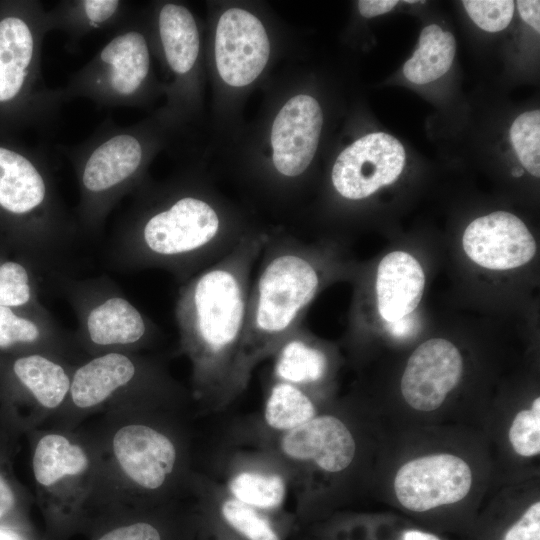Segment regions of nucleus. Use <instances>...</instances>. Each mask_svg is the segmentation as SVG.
<instances>
[{
	"label": "nucleus",
	"mask_w": 540,
	"mask_h": 540,
	"mask_svg": "<svg viewBox=\"0 0 540 540\" xmlns=\"http://www.w3.org/2000/svg\"><path fill=\"white\" fill-rule=\"evenodd\" d=\"M521 18L538 33L540 32V2L538 0L517 1Z\"/></svg>",
	"instance_id": "obj_35"
},
{
	"label": "nucleus",
	"mask_w": 540,
	"mask_h": 540,
	"mask_svg": "<svg viewBox=\"0 0 540 540\" xmlns=\"http://www.w3.org/2000/svg\"><path fill=\"white\" fill-rule=\"evenodd\" d=\"M510 139L522 166L534 177L540 176V111L519 115L510 128Z\"/></svg>",
	"instance_id": "obj_30"
},
{
	"label": "nucleus",
	"mask_w": 540,
	"mask_h": 540,
	"mask_svg": "<svg viewBox=\"0 0 540 540\" xmlns=\"http://www.w3.org/2000/svg\"><path fill=\"white\" fill-rule=\"evenodd\" d=\"M129 19V3L122 0H63L46 10L48 32H64L74 46L90 34L114 32Z\"/></svg>",
	"instance_id": "obj_20"
},
{
	"label": "nucleus",
	"mask_w": 540,
	"mask_h": 540,
	"mask_svg": "<svg viewBox=\"0 0 540 540\" xmlns=\"http://www.w3.org/2000/svg\"><path fill=\"white\" fill-rule=\"evenodd\" d=\"M146 132L142 125L119 126L106 119L84 141L58 147L77 180L79 233L98 234L120 200L138 188L152 150Z\"/></svg>",
	"instance_id": "obj_5"
},
{
	"label": "nucleus",
	"mask_w": 540,
	"mask_h": 540,
	"mask_svg": "<svg viewBox=\"0 0 540 540\" xmlns=\"http://www.w3.org/2000/svg\"><path fill=\"white\" fill-rule=\"evenodd\" d=\"M51 315L41 316L0 306V349L16 346L54 347L64 333Z\"/></svg>",
	"instance_id": "obj_27"
},
{
	"label": "nucleus",
	"mask_w": 540,
	"mask_h": 540,
	"mask_svg": "<svg viewBox=\"0 0 540 540\" xmlns=\"http://www.w3.org/2000/svg\"><path fill=\"white\" fill-rule=\"evenodd\" d=\"M503 540H540V502L533 503L510 527Z\"/></svg>",
	"instance_id": "obj_33"
},
{
	"label": "nucleus",
	"mask_w": 540,
	"mask_h": 540,
	"mask_svg": "<svg viewBox=\"0 0 540 540\" xmlns=\"http://www.w3.org/2000/svg\"><path fill=\"white\" fill-rule=\"evenodd\" d=\"M198 512L187 517H145L110 528L96 540H198Z\"/></svg>",
	"instance_id": "obj_28"
},
{
	"label": "nucleus",
	"mask_w": 540,
	"mask_h": 540,
	"mask_svg": "<svg viewBox=\"0 0 540 540\" xmlns=\"http://www.w3.org/2000/svg\"><path fill=\"white\" fill-rule=\"evenodd\" d=\"M88 464L85 451L59 434L43 436L33 456L34 476L43 486L53 485L67 475L82 474Z\"/></svg>",
	"instance_id": "obj_26"
},
{
	"label": "nucleus",
	"mask_w": 540,
	"mask_h": 540,
	"mask_svg": "<svg viewBox=\"0 0 540 540\" xmlns=\"http://www.w3.org/2000/svg\"><path fill=\"white\" fill-rule=\"evenodd\" d=\"M165 196L153 200L136 195L114 228L108 251L111 268H158L186 281L234 247L224 243L222 220L207 201L190 193Z\"/></svg>",
	"instance_id": "obj_2"
},
{
	"label": "nucleus",
	"mask_w": 540,
	"mask_h": 540,
	"mask_svg": "<svg viewBox=\"0 0 540 540\" xmlns=\"http://www.w3.org/2000/svg\"><path fill=\"white\" fill-rule=\"evenodd\" d=\"M115 457L138 487L147 491L164 488L176 473L180 452L172 437L146 424H129L113 438Z\"/></svg>",
	"instance_id": "obj_14"
},
{
	"label": "nucleus",
	"mask_w": 540,
	"mask_h": 540,
	"mask_svg": "<svg viewBox=\"0 0 540 540\" xmlns=\"http://www.w3.org/2000/svg\"><path fill=\"white\" fill-rule=\"evenodd\" d=\"M75 312L76 337L99 354L148 344L157 326L106 276L75 279L63 272L50 274Z\"/></svg>",
	"instance_id": "obj_8"
},
{
	"label": "nucleus",
	"mask_w": 540,
	"mask_h": 540,
	"mask_svg": "<svg viewBox=\"0 0 540 540\" xmlns=\"http://www.w3.org/2000/svg\"><path fill=\"white\" fill-rule=\"evenodd\" d=\"M463 373L459 350L448 340L425 341L411 354L401 378V393L412 408L429 412L439 408Z\"/></svg>",
	"instance_id": "obj_15"
},
{
	"label": "nucleus",
	"mask_w": 540,
	"mask_h": 540,
	"mask_svg": "<svg viewBox=\"0 0 540 540\" xmlns=\"http://www.w3.org/2000/svg\"><path fill=\"white\" fill-rule=\"evenodd\" d=\"M12 371L43 407L56 408L69 394L72 376L61 363L44 353L18 357L12 364Z\"/></svg>",
	"instance_id": "obj_24"
},
{
	"label": "nucleus",
	"mask_w": 540,
	"mask_h": 540,
	"mask_svg": "<svg viewBox=\"0 0 540 540\" xmlns=\"http://www.w3.org/2000/svg\"><path fill=\"white\" fill-rule=\"evenodd\" d=\"M272 379L294 385L310 395L327 378L330 360L302 329L301 323L292 330L272 356Z\"/></svg>",
	"instance_id": "obj_21"
},
{
	"label": "nucleus",
	"mask_w": 540,
	"mask_h": 540,
	"mask_svg": "<svg viewBox=\"0 0 540 540\" xmlns=\"http://www.w3.org/2000/svg\"><path fill=\"white\" fill-rule=\"evenodd\" d=\"M418 48L403 66V74L414 84H427L443 76L450 69L456 41L452 33L431 24L419 36Z\"/></svg>",
	"instance_id": "obj_25"
},
{
	"label": "nucleus",
	"mask_w": 540,
	"mask_h": 540,
	"mask_svg": "<svg viewBox=\"0 0 540 540\" xmlns=\"http://www.w3.org/2000/svg\"><path fill=\"white\" fill-rule=\"evenodd\" d=\"M398 1L392 0H361L358 9L363 17L371 18L385 14L392 10Z\"/></svg>",
	"instance_id": "obj_34"
},
{
	"label": "nucleus",
	"mask_w": 540,
	"mask_h": 540,
	"mask_svg": "<svg viewBox=\"0 0 540 540\" xmlns=\"http://www.w3.org/2000/svg\"><path fill=\"white\" fill-rule=\"evenodd\" d=\"M0 540H11V539L8 538V537H4V536L0 535Z\"/></svg>",
	"instance_id": "obj_41"
},
{
	"label": "nucleus",
	"mask_w": 540,
	"mask_h": 540,
	"mask_svg": "<svg viewBox=\"0 0 540 540\" xmlns=\"http://www.w3.org/2000/svg\"><path fill=\"white\" fill-rule=\"evenodd\" d=\"M468 464L452 454H435L405 463L394 479L399 503L408 510L424 512L456 503L470 491Z\"/></svg>",
	"instance_id": "obj_10"
},
{
	"label": "nucleus",
	"mask_w": 540,
	"mask_h": 540,
	"mask_svg": "<svg viewBox=\"0 0 540 540\" xmlns=\"http://www.w3.org/2000/svg\"><path fill=\"white\" fill-rule=\"evenodd\" d=\"M147 367L124 352L94 356L74 371L69 391L71 400L79 408L99 405L138 380L159 374L152 370L145 373Z\"/></svg>",
	"instance_id": "obj_18"
},
{
	"label": "nucleus",
	"mask_w": 540,
	"mask_h": 540,
	"mask_svg": "<svg viewBox=\"0 0 540 540\" xmlns=\"http://www.w3.org/2000/svg\"><path fill=\"white\" fill-rule=\"evenodd\" d=\"M509 440L514 451L523 457L540 452V398L534 399L531 409L520 411L514 418Z\"/></svg>",
	"instance_id": "obj_31"
},
{
	"label": "nucleus",
	"mask_w": 540,
	"mask_h": 540,
	"mask_svg": "<svg viewBox=\"0 0 540 540\" xmlns=\"http://www.w3.org/2000/svg\"><path fill=\"white\" fill-rule=\"evenodd\" d=\"M0 215L35 266L60 272L79 230L45 153L0 144Z\"/></svg>",
	"instance_id": "obj_4"
},
{
	"label": "nucleus",
	"mask_w": 540,
	"mask_h": 540,
	"mask_svg": "<svg viewBox=\"0 0 540 540\" xmlns=\"http://www.w3.org/2000/svg\"><path fill=\"white\" fill-rule=\"evenodd\" d=\"M317 414L312 395L294 385L272 379L262 416L252 423L251 428L280 434L303 425Z\"/></svg>",
	"instance_id": "obj_23"
},
{
	"label": "nucleus",
	"mask_w": 540,
	"mask_h": 540,
	"mask_svg": "<svg viewBox=\"0 0 540 540\" xmlns=\"http://www.w3.org/2000/svg\"><path fill=\"white\" fill-rule=\"evenodd\" d=\"M200 521L231 540H286L295 516L272 514L231 496L215 479H202Z\"/></svg>",
	"instance_id": "obj_13"
},
{
	"label": "nucleus",
	"mask_w": 540,
	"mask_h": 540,
	"mask_svg": "<svg viewBox=\"0 0 540 540\" xmlns=\"http://www.w3.org/2000/svg\"><path fill=\"white\" fill-rule=\"evenodd\" d=\"M402 540H440L437 536L419 530H408L403 533Z\"/></svg>",
	"instance_id": "obj_39"
},
{
	"label": "nucleus",
	"mask_w": 540,
	"mask_h": 540,
	"mask_svg": "<svg viewBox=\"0 0 540 540\" xmlns=\"http://www.w3.org/2000/svg\"><path fill=\"white\" fill-rule=\"evenodd\" d=\"M512 174L513 176L515 177H520L522 175V171L519 169V168H515L513 171H512Z\"/></svg>",
	"instance_id": "obj_40"
},
{
	"label": "nucleus",
	"mask_w": 540,
	"mask_h": 540,
	"mask_svg": "<svg viewBox=\"0 0 540 540\" xmlns=\"http://www.w3.org/2000/svg\"><path fill=\"white\" fill-rule=\"evenodd\" d=\"M463 5L473 22L488 32L505 29L514 13V2L511 0H465Z\"/></svg>",
	"instance_id": "obj_32"
},
{
	"label": "nucleus",
	"mask_w": 540,
	"mask_h": 540,
	"mask_svg": "<svg viewBox=\"0 0 540 540\" xmlns=\"http://www.w3.org/2000/svg\"><path fill=\"white\" fill-rule=\"evenodd\" d=\"M0 306L41 316L51 315L38 299L29 268L13 260H0Z\"/></svg>",
	"instance_id": "obj_29"
},
{
	"label": "nucleus",
	"mask_w": 540,
	"mask_h": 540,
	"mask_svg": "<svg viewBox=\"0 0 540 540\" xmlns=\"http://www.w3.org/2000/svg\"><path fill=\"white\" fill-rule=\"evenodd\" d=\"M425 285L419 262L409 253L394 251L379 263L376 275L378 312L386 322L410 315L418 306Z\"/></svg>",
	"instance_id": "obj_19"
},
{
	"label": "nucleus",
	"mask_w": 540,
	"mask_h": 540,
	"mask_svg": "<svg viewBox=\"0 0 540 540\" xmlns=\"http://www.w3.org/2000/svg\"><path fill=\"white\" fill-rule=\"evenodd\" d=\"M227 452L220 472L224 489L237 500L272 514L284 513L290 474L284 463L262 447Z\"/></svg>",
	"instance_id": "obj_11"
},
{
	"label": "nucleus",
	"mask_w": 540,
	"mask_h": 540,
	"mask_svg": "<svg viewBox=\"0 0 540 540\" xmlns=\"http://www.w3.org/2000/svg\"><path fill=\"white\" fill-rule=\"evenodd\" d=\"M402 144L387 133H371L343 150L332 169V183L344 198L360 200L390 185L405 165Z\"/></svg>",
	"instance_id": "obj_9"
},
{
	"label": "nucleus",
	"mask_w": 540,
	"mask_h": 540,
	"mask_svg": "<svg viewBox=\"0 0 540 540\" xmlns=\"http://www.w3.org/2000/svg\"><path fill=\"white\" fill-rule=\"evenodd\" d=\"M270 43L260 20L250 12L232 8L222 14L215 37L216 65L229 85L242 87L263 71Z\"/></svg>",
	"instance_id": "obj_12"
},
{
	"label": "nucleus",
	"mask_w": 540,
	"mask_h": 540,
	"mask_svg": "<svg viewBox=\"0 0 540 540\" xmlns=\"http://www.w3.org/2000/svg\"><path fill=\"white\" fill-rule=\"evenodd\" d=\"M250 287L239 360V381L247 388L256 366L272 357L323 284L320 260L296 241L271 242Z\"/></svg>",
	"instance_id": "obj_3"
},
{
	"label": "nucleus",
	"mask_w": 540,
	"mask_h": 540,
	"mask_svg": "<svg viewBox=\"0 0 540 540\" xmlns=\"http://www.w3.org/2000/svg\"><path fill=\"white\" fill-rule=\"evenodd\" d=\"M268 237L243 236L179 289L175 320L180 343L192 362L195 396L212 412L224 410L244 392L239 360L250 275Z\"/></svg>",
	"instance_id": "obj_1"
},
{
	"label": "nucleus",
	"mask_w": 540,
	"mask_h": 540,
	"mask_svg": "<svg viewBox=\"0 0 540 540\" xmlns=\"http://www.w3.org/2000/svg\"><path fill=\"white\" fill-rule=\"evenodd\" d=\"M14 495L8 484L0 477V519L14 506Z\"/></svg>",
	"instance_id": "obj_37"
},
{
	"label": "nucleus",
	"mask_w": 540,
	"mask_h": 540,
	"mask_svg": "<svg viewBox=\"0 0 540 540\" xmlns=\"http://www.w3.org/2000/svg\"><path fill=\"white\" fill-rule=\"evenodd\" d=\"M415 327V321L410 315H407L399 320L388 322L387 328L391 334L395 336H406L408 335Z\"/></svg>",
	"instance_id": "obj_36"
},
{
	"label": "nucleus",
	"mask_w": 540,
	"mask_h": 540,
	"mask_svg": "<svg viewBox=\"0 0 540 540\" xmlns=\"http://www.w3.org/2000/svg\"><path fill=\"white\" fill-rule=\"evenodd\" d=\"M198 540H231V539H229L222 533L214 530L213 528L203 524L200 521Z\"/></svg>",
	"instance_id": "obj_38"
},
{
	"label": "nucleus",
	"mask_w": 540,
	"mask_h": 540,
	"mask_svg": "<svg viewBox=\"0 0 540 540\" xmlns=\"http://www.w3.org/2000/svg\"><path fill=\"white\" fill-rule=\"evenodd\" d=\"M46 9L39 1L17 4L0 15V110L50 127L62 105L41 74Z\"/></svg>",
	"instance_id": "obj_6"
},
{
	"label": "nucleus",
	"mask_w": 540,
	"mask_h": 540,
	"mask_svg": "<svg viewBox=\"0 0 540 540\" xmlns=\"http://www.w3.org/2000/svg\"><path fill=\"white\" fill-rule=\"evenodd\" d=\"M151 80L150 48L146 35L132 19L68 82L56 88L62 104L86 98L100 107H133L148 93Z\"/></svg>",
	"instance_id": "obj_7"
},
{
	"label": "nucleus",
	"mask_w": 540,
	"mask_h": 540,
	"mask_svg": "<svg viewBox=\"0 0 540 540\" xmlns=\"http://www.w3.org/2000/svg\"><path fill=\"white\" fill-rule=\"evenodd\" d=\"M462 241L472 261L492 270L520 267L536 253V242L527 226L505 211L473 220L465 229Z\"/></svg>",
	"instance_id": "obj_16"
},
{
	"label": "nucleus",
	"mask_w": 540,
	"mask_h": 540,
	"mask_svg": "<svg viewBox=\"0 0 540 540\" xmlns=\"http://www.w3.org/2000/svg\"><path fill=\"white\" fill-rule=\"evenodd\" d=\"M156 32L168 67L177 76L188 75L194 68L200 48L192 13L181 4L161 5L156 14Z\"/></svg>",
	"instance_id": "obj_22"
},
{
	"label": "nucleus",
	"mask_w": 540,
	"mask_h": 540,
	"mask_svg": "<svg viewBox=\"0 0 540 540\" xmlns=\"http://www.w3.org/2000/svg\"><path fill=\"white\" fill-rule=\"evenodd\" d=\"M323 124L318 102L309 95L291 98L277 114L271 130L273 163L278 172L295 177L311 163Z\"/></svg>",
	"instance_id": "obj_17"
}]
</instances>
